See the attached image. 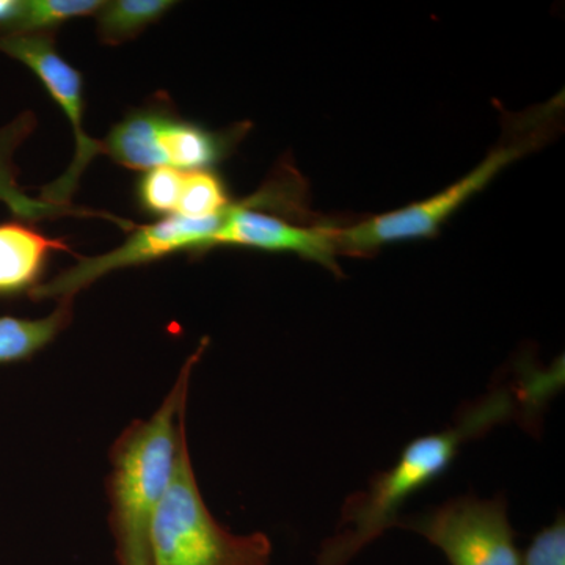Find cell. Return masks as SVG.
I'll list each match as a JSON object with an SVG mask.
<instances>
[{
    "label": "cell",
    "instance_id": "4",
    "mask_svg": "<svg viewBox=\"0 0 565 565\" xmlns=\"http://www.w3.org/2000/svg\"><path fill=\"white\" fill-rule=\"evenodd\" d=\"M546 129L537 128L533 121L526 132L512 134L508 141L498 145L484 161L465 174L445 191L435 193L423 202L408 204L401 210L385 212L349 226H334V243L338 253L349 256H367L382 245L401 243V241L426 239L437 234L440 226L471 196L484 191L487 185L511 166L516 159L527 154L541 143L539 136Z\"/></svg>",
    "mask_w": 565,
    "mask_h": 565
},
{
    "label": "cell",
    "instance_id": "12",
    "mask_svg": "<svg viewBox=\"0 0 565 565\" xmlns=\"http://www.w3.org/2000/svg\"><path fill=\"white\" fill-rule=\"evenodd\" d=\"M74 299L58 300L46 318H0V364L24 362L47 348L73 321Z\"/></svg>",
    "mask_w": 565,
    "mask_h": 565
},
{
    "label": "cell",
    "instance_id": "8",
    "mask_svg": "<svg viewBox=\"0 0 565 565\" xmlns=\"http://www.w3.org/2000/svg\"><path fill=\"white\" fill-rule=\"evenodd\" d=\"M243 247L263 252L296 253L300 258L315 262L341 274L338 266L333 225H297L253 207L250 200L233 203L225 214L214 248Z\"/></svg>",
    "mask_w": 565,
    "mask_h": 565
},
{
    "label": "cell",
    "instance_id": "1",
    "mask_svg": "<svg viewBox=\"0 0 565 565\" xmlns=\"http://www.w3.org/2000/svg\"><path fill=\"white\" fill-rule=\"evenodd\" d=\"M516 399L522 397L514 390H497L463 408L455 426L415 438L405 446L390 470L375 475L366 490L345 500L340 530L323 542L318 565H345L364 546L396 526L397 514L408 498L445 475L460 446L511 419L519 412Z\"/></svg>",
    "mask_w": 565,
    "mask_h": 565
},
{
    "label": "cell",
    "instance_id": "14",
    "mask_svg": "<svg viewBox=\"0 0 565 565\" xmlns=\"http://www.w3.org/2000/svg\"><path fill=\"white\" fill-rule=\"evenodd\" d=\"M103 0H22L17 24L0 33H54L58 25L82 17H92L104 7Z\"/></svg>",
    "mask_w": 565,
    "mask_h": 565
},
{
    "label": "cell",
    "instance_id": "15",
    "mask_svg": "<svg viewBox=\"0 0 565 565\" xmlns=\"http://www.w3.org/2000/svg\"><path fill=\"white\" fill-rule=\"evenodd\" d=\"M232 196L225 182L214 170L184 172L180 202L174 215L188 218H207L221 215L232 206Z\"/></svg>",
    "mask_w": 565,
    "mask_h": 565
},
{
    "label": "cell",
    "instance_id": "6",
    "mask_svg": "<svg viewBox=\"0 0 565 565\" xmlns=\"http://www.w3.org/2000/svg\"><path fill=\"white\" fill-rule=\"evenodd\" d=\"M440 548L451 565H522L508 500L467 494L397 522Z\"/></svg>",
    "mask_w": 565,
    "mask_h": 565
},
{
    "label": "cell",
    "instance_id": "17",
    "mask_svg": "<svg viewBox=\"0 0 565 565\" xmlns=\"http://www.w3.org/2000/svg\"><path fill=\"white\" fill-rule=\"evenodd\" d=\"M522 565H565V520L564 512L555 522L539 531L526 548Z\"/></svg>",
    "mask_w": 565,
    "mask_h": 565
},
{
    "label": "cell",
    "instance_id": "9",
    "mask_svg": "<svg viewBox=\"0 0 565 565\" xmlns=\"http://www.w3.org/2000/svg\"><path fill=\"white\" fill-rule=\"evenodd\" d=\"M234 132H215L178 117L173 106L158 103L152 147L158 167L180 172L210 170L228 154Z\"/></svg>",
    "mask_w": 565,
    "mask_h": 565
},
{
    "label": "cell",
    "instance_id": "16",
    "mask_svg": "<svg viewBox=\"0 0 565 565\" xmlns=\"http://www.w3.org/2000/svg\"><path fill=\"white\" fill-rule=\"evenodd\" d=\"M184 172L172 167L148 170L137 184V200L141 210L156 215H174L180 202Z\"/></svg>",
    "mask_w": 565,
    "mask_h": 565
},
{
    "label": "cell",
    "instance_id": "3",
    "mask_svg": "<svg viewBox=\"0 0 565 565\" xmlns=\"http://www.w3.org/2000/svg\"><path fill=\"white\" fill-rule=\"evenodd\" d=\"M151 565H269L273 542L263 533L233 534L212 516L182 438L169 489L152 520Z\"/></svg>",
    "mask_w": 565,
    "mask_h": 565
},
{
    "label": "cell",
    "instance_id": "11",
    "mask_svg": "<svg viewBox=\"0 0 565 565\" xmlns=\"http://www.w3.org/2000/svg\"><path fill=\"white\" fill-rule=\"evenodd\" d=\"M52 252L71 248L65 239H51L25 223H0V297L35 289Z\"/></svg>",
    "mask_w": 565,
    "mask_h": 565
},
{
    "label": "cell",
    "instance_id": "13",
    "mask_svg": "<svg viewBox=\"0 0 565 565\" xmlns=\"http://www.w3.org/2000/svg\"><path fill=\"white\" fill-rule=\"evenodd\" d=\"M173 0H114L96 13L98 35L104 44L118 46L139 36L148 25L173 9Z\"/></svg>",
    "mask_w": 565,
    "mask_h": 565
},
{
    "label": "cell",
    "instance_id": "18",
    "mask_svg": "<svg viewBox=\"0 0 565 565\" xmlns=\"http://www.w3.org/2000/svg\"><path fill=\"white\" fill-rule=\"evenodd\" d=\"M22 10V0H0V33L9 32Z\"/></svg>",
    "mask_w": 565,
    "mask_h": 565
},
{
    "label": "cell",
    "instance_id": "2",
    "mask_svg": "<svg viewBox=\"0 0 565 565\" xmlns=\"http://www.w3.org/2000/svg\"><path fill=\"white\" fill-rule=\"evenodd\" d=\"M210 344L203 338L185 360L177 382L151 418L126 427L110 449L106 489L118 565H151V526L169 489L185 430V405L193 367Z\"/></svg>",
    "mask_w": 565,
    "mask_h": 565
},
{
    "label": "cell",
    "instance_id": "7",
    "mask_svg": "<svg viewBox=\"0 0 565 565\" xmlns=\"http://www.w3.org/2000/svg\"><path fill=\"white\" fill-rule=\"evenodd\" d=\"M0 52L24 63L44 85L51 98L68 118L76 139V152L68 170L58 180L41 189V200L58 206H71L82 173L96 156L104 154L103 141L92 139L84 125V77L70 65L55 47L54 33H7L0 35Z\"/></svg>",
    "mask_w": 565,
    "mask_h": 565
},
{
    "label": "cell",
    "instance_id": "10",
    "mask_svg": "<svg viewBox=\"0 0 565 565\" xmlns=\"http://www.w3.org/2000/svg\"><path fill=\"white\" fill-rule=\"evenodd\" d=\"M36 117L31 110L22 111L17 118H13L7 125L0 126V203L6 204L17 217L25 222H39L44 218L66 217V215H76V217H104L117 223L121 228H131V222L114 217L106 212L85 210V207L58 206L43 202L41 199H32L22 191L20 181H18L17 163L14 154L18 148L24 143L36 128Z\"/></svg>",
    "mask_w": 565,
    "mask_h": 565
},
{
    "label": "cell",
    "instance_id": "5",
    "mask_svg": "<svg viewBox=\"0 0 565 565\" xmlns=\"http://www.w3.org/2000/svg\"><path fill=\"white\" fill-rule=\"evenodd\" d=\"M226 211L207 218L169 215L150 225L134 226L120 247L93 258L79 259L76 266L63 270L51 281L40 282L29 294L35 300L74 299L82 289L115 270L143 266L177 253L202 255L214 248L215 236L221 232Z\"/></svg>",
    "mask_w": 565,
    "mask_h": 565
}]
</instances>
